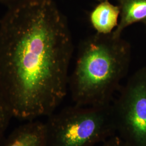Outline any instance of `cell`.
Segmentation results:
<instances>
[{
	"mask_svg": "<svg viewBox=\"0 0 146 146\" xmlns=\"http://www.w3.org/2000/svg\"><path fill=\"white\" fill-rule=\"evenodd\" d=\"M100 2H103V1H109V0H99Z\"/></svg>",
	"mask_w": 146,
	"mask_h": 146,
	"instance_id": "12",
	"label": "cell"
},
{
	"mask_svg": "<svg viewBox=\"0 0 146 146\" xmlns=\"http://www.w3.org/2000/svg\"><path fill=\"white\" fill-rule=\"evenodd\" d=\"M5 139V135H0V146H3Z\"/></svg>",
	"mask_w": 146,
	"mask_h": 146,
	"instance_id": "11",
	"label": "cell"
},
{
	"mask_svg": "<svg viewBox=\"0 0 146 146\" xmlns=\"http://www.w3.org/2000/svg\"><path fill=\"white\" fill-rule=\"evenodd\" d=\"M100 146H128V145L119 136L116 134L104 141Z\"/></svg>",
	"mask_w": 146,
	"mask_h": 146,
	"instance_id": "9",
	"label": "cell"
},
{
	"mask_svg": "<svg viewBox=\"0 0 146 146\" xmlns=\"http://www.w3.org/2000/svg\"><path fill=\"white\" fill-rule=\"evenodd\" d=\"M73 52L68 21L52 0H24L0 19V96L13 117L55 112L67 94Z\"/></svg>",
	"mask_w": 146,
	"mask_h": 146,
	"instance_id": "1",
	"label": "cell"
},
{
	"mask_svg": "<svg viewBox=\"0 0 146 146\" xmlns=\"http://www.w3.org/2000/svg\"><path fill=\"white\" fill-rule=\"evenodd\" d=\"M12 117L10 111L0 96V135L5 134Z\"/></svg>",
	"mask_w": 146,
	"mask_h": 146,
	"instance_id": "8",
	"label": "cell"
},
{
	"mask_svg": "<svg viewBox=\"0 0 146 146\" xmlns=\"http://www.w3.org/2000/svg\"><path fill=\"white\" fill-rule=\"evenodd\" d=\"M129 61L128 46L122 37L96 33L80 45L75 68L69 76L74 104L104 106L125 76Z\"/></svg>",
	"mask_w": 146,
	"mask_h": 146,
	"instance_id": "2",
	"label": "cell"
},
{
	"mask_svg": "<svg viewBox=\"0 0 146 146\" xmlns=\"http://www.w3.org/2000/svg\"><path fill=\"white\" fill-rule=\"evenodd\" d=\"M24 0H0V3L5 5L8 8L14 7Z\"/></svg>",
	"mask_w": 146,
	"mask_h": 146,
	"instance_id": "10",
	"label": "cell"
},
{
	"mask_svg": "<svg viewBox=\"0 0 146 146\" xmlns=\"http://www.w3.org/2000/svg\"><path fill=\"white\" fill-rule=\"evenodd\" d=\"M111 104L116 134L128 146H146V74L131 78Z\"/></svg>",
	"mask_w": 146,
	"mask_h": 146,
	"instance_id": "4",
	"label": "cell"
},
{
	"mask_svg": "<svg viewBox=\"0 0 146 146\" xmlns=\"http://www.w3.org/2000/svg\"><path fill=\"white\" fill-rule=\"evenodd\" d=\"M46 146H95L116 135L112 104L63 108L44 123Z\"/></svg>",
	"mask_w": 146,
	"mask_h": 146,
	"instance_id": "3",
	"label": "cell"
},
{
	"mask_svg": "<svg viewBox=\"0 0 146 146\" xmlns=\"http://www.w3.org/2000/svg\"><path fill=\"white\" fill-rule=\"evenodd\" d=\"M2 146H46L44 123L33 120L20 125L5 137Z\"/></svg>",
	"mask_w": 146,
	"mask_h": 146,
	"instance_id": "5",
	"label": "cell"
},
{
	"mask_svg": "<svg viewBox=\"0 0 146 146\" xmlns=\"http://www.w3.org/2000/svg\"><path fill=\"white\" fill-rule=\"evenodd\" d=\"M120 19L118 26L112 34L121 36L126 27L137 22L146 19V0H119Z\"/></svg>",
	"mask_w": 146,
	"mask_h": 146,
	"instance_id": "7",
	"label": "cell"
},
{
	"mask_svg": "<svg viewBox=\"0 0 146 146\" xmlns=\"http://www.w3.org/2000/svg\"><path fill=\"white\" fill-rule=\"evenodd\" d=\"M120 7L114 5L109 1L101 2L90 15V21L97 33L110 34L119 24Z\"/></svg>",
	"mask_w": 146,
	"mask_h": 146,
	"instance_id": "6",
	"label": "cell"
}]
</instances>
